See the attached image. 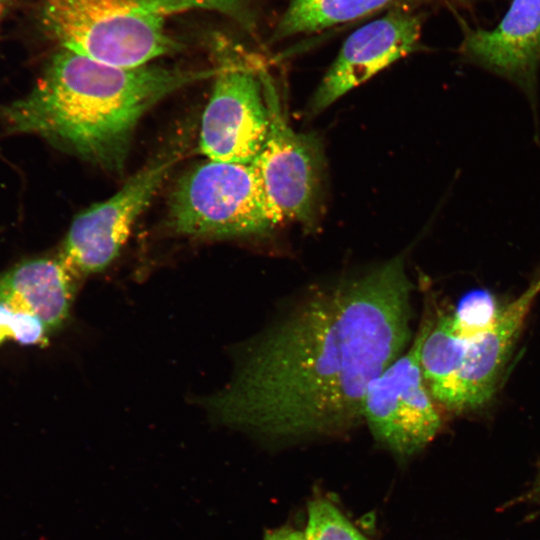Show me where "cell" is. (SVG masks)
<instances>
[{"mask_svg": "<svg viewBox=\"0 0 540 540\" xmlns=\"http://www.w3.org/2000/svg\"><path fill=\"white\" fill-rule=\"evenodd\" d=\"M411 290L402 256L316 287L242 349L231 382L206 407L271 441L347 431L363 420L371 381L409 341Z\"/></svg>", "mask_w": 540, "mask_h": 540, "instance_id": "1", "label": "cell"}, {"mask_svg": "<svg viewBox=\"0 0 540 540\" xmlns=\"http://www.w3.org/2000/svg\"><path fill=\"white\" fill-rule=\"evenodd\" d=\"M214 74L215 68L117 67L58 49L31 92L0 103V124L7 133L40 136L119 172L140 119L167 96Z\"/></svg>", "mask_w": 540, "mask_h": 540, "instance_id": "2", "label": "cell"}, {"mask_svg": "<svg viewBox=\"0 0 540 540\" xmlns=\"http://www.w3.org/2000/svg\"><path fill=\"white\" fill-rule=\"evenodd\" d=\"M168 220L175 232L203 238L261 235L277 227L253 165L209 159L179 179Z\"/></svg>", "mask_w": 540, "mask_h": 540, "instance_id": "3", "label": "cell"}, {"mask_svg": "<svg viewBox=\"0 0 540 540\" xmlns=\"http://www.w3.org/2000/svg\"><path fill=\"white\" fill-rule=\"evenodd\" d=\"M216 52L214 85L201 120L199 147L209 160L252 164L269 131L266 68L236 46L225 44Z\"/></svg>", "mask_w": 540, "mask_h": 540, "instance_id": "4", "label": "cell"}, {"mask_svg": "<svg viewBox=\"0 0 540 540\" xmlns=\"http://www.w3.org/2000/svg\"><path fill=\"white\" fill-rule=\"evenodd\" d=\"M263 85L269 131L252 165L275 224L314 226L321 205L323 155L318 139L287 122L274 82L265 69Z\"/></svg>", "mask_w": 540, "mask_h": 540, "instance_id": "5", "label": "cell"}, {"mask_svg": "<svg viewBox=\"0 0 540 540\" xmlns=\"http://www.w3.org/2000/svg\"><path fill=\"white\" fill-rule=\"evenodd\" d=\"M433 320L425 315L410 348L369 384L362 418L374 438L400 457L429 444L442 418L425 383L420 355Z\"/></svg>", "mask_w": 540, "mask_h": 540, "instance_id": "6", "label": "cell"}, {"mask_svg": "<svg viewBox=\"0 0 540 540\" xmlns=\"http://www.w3.org/2000/svg\"><path fill=\"white\" fill-rule=\"evenodd\" d=\"M175 161L172 156L154 161L110 198L76 216L58 254L76 278L98 273L115 259Z\"/></svg>", "mask_w": 540, "mask_h": 540, "instance_id": "7", "label": "cell"}, {"mask_svg": "<svg viewBox=\"0 0 540 540\" xmlns=\"http://www.w3.org/2000/svg\"><path fill=\"white\" fill-rule=\"evenodd\" d=\"M423 13L397 5L361 26L344 41L309 103L317 114L344 94L420 48Z\"/></svg>", "mask_w": 540, "mask_h": 540, "instance_id": "8", "label": "cell"}, {"mask_svg": "<svg viewBox=\"0 0 540 540\" xmlns=\"http://www.w3.org/2000/svg\"><path fill=\"white\" fill-rule=\"evenodd\" d=\"M540 293V273L516 299L501 308L495 323L471 339L459 336L455 364L445 382L431 395L455 413L474 410L493 396L531 305Z\"/></svg>", "mask_w": 540, "mask_h": 540, "instance_id": "9", "label": "cell"}, {"mask_svg": "<svg viewBox=\"0 0 540 540\" xmlns=\"http://www.w3.org/2000/svg\"><path fill=\"white\" fill-rule=\"evenodd\" d=\"M462 58L519 87L536 117L540 66V0H513L493 30H464Z\"/></svg>", "mask_w": 540, "mask_h": 540, "instance_id": "10", "label": "cell"}, {"mask_svg": "<svg viewBox=\"0 0 540 540\" xmlns=\"http://www.w3.org/2000/svg\"><path fill=\"white\" fill-rule=\"evenodd\" d=\"M76 277L57 257H42L17 264L0 276V298L38 317L49 332L68 319Z\"/></svg>", "mask_w": 540, "mask_h": 540, "instance_id": "11", "label": "cell"}, {"mask_svg": "<svg viewBox=\"0 0 540 540\" xmlns=\"http://www.w3.org/2000/svg\"><path fill=\"white\" fill-rule=\"evenodd\" d=\"M398 0H288L273 39L310 34L350 22Z\"/></svg>", "mask_w": 540, "mask_h": 540, "instance_id": "12", "label": "cell"}, {"mask_svg": "<svg viewBox=\"0 0 540 540\" xmlns=\"http://www.w3.org/2000/svg\"><path fill=\"white\" fill-rule=\"evenodd\" d=\"M501 308L494 295L486 289L469 291L458 301L449 315L453 332L471 339L489 329L497 320Z\"/></svg>", "mask_w": 540, "mask_h": 540, "instance_id": "13", "label": "cell"}, {"mask_svg": "<svg viewBox=\"0 0 540 540\" xmlns=\"http://www.w3.org/2000/svg\"><path fill=\"white\" fill-rule=\"evenodd\" d=\"M305 540H368L331 501L314 499L308 506Z\"/></svg>", "mask_w": 540, "mask_h": 540, "instance_id": "14", "label": "cell"}, {"mask_svg": "<svg viewBox=\"0 0 540 540\" xmlns=\"http://www.w3.org/2000/svg\"><path fill=\"white\" fill-rule=\"evenodd\" d=\"M49 330L35 315L0 298V345L16 341L23 345H43Z\"/></svg>", "mask_w": 540, "mask_h": 540, "instance_id": "15", "label": "cell"}, {"mask_svg": "<svg viewBox=\"0 0 540 540\" xmlns=\"http://www.w3.org/2000/svg\"><path fill=\"white\" fill-rule=\"evenodd\" d=\"M264 540H305L304 532L291 526H282L266 532Z\"/></svg>", "mask_w": 540, "mask_h": 540, "instance_id": "16", "label": "cell"}, {"mask_svg": "<svg viewBox=\"0 0 540 540\" xmlns=\"http://www.w3.org/2000/svg\"><path fill=\"white\" fill-rule=\"evenodd\" d=\"M15 0H0V24L4 20L7 13L12 8Z\"/></svg>", "mask_w": 540, "mask_h": 540, "instance_id": "17", "label": "cell"}, {"mask_svg": "<svg viewBox=\"0 0 540 540\" xmlns=\"http://www.w3.org/2000/svg\"><path fill=\"white\" fill-rule=\"evenodd\" d=\"M537 493L540 495V476H539V480L537 482Z\"/></svg>", "mask_w": 540, "mask_h": 540, "instance_id": "18", "label": "cell"}]
</instances>
